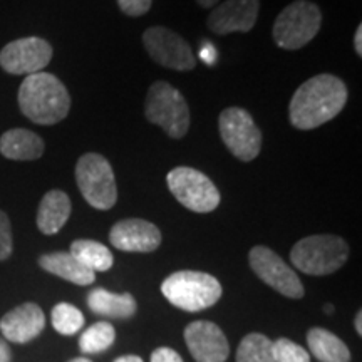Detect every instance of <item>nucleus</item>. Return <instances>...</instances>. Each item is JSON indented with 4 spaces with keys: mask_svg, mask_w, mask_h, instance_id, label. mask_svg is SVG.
Masks as SVG:
<instances>
[{
    "mask_svg": "<svg viewBox=\"0 0 362 362\" xmlns=\"http://www.w3.org/2000/svg\"><path fill=\"white\" fill-rule=\"evenodd\" d=\"M153 0H117L121 12L129 17H141L151 8Z\"/></svg>",
    "mask_w": 362,
    "mask_h": 362,
    "instance_id": "obj_28",
    "label": "nucleus"
},
{
    "mask_svg": "<svg viewBox=\"0 0 362 362\" xmlns=\"http://www.w3.org/2000/svg\"><path fill=\"white\" fill-rule=\"evenodd\" d=\"M275 362H310V356L304 347H300L291 339H279L274 342Z\"/></svg>",
    "mask_w": 362,
    "mask_h": 362,
    "instance_id": "obj_26",
    "label": "nucleus"
},
{
    "mask_svg": "<svg viewBox=\"0 0 362 362\" xmlns=\"http://www.w3.org/2000/svg\"><path fill=\"white\" fill-rule=\"evenodd\" d=\"M248 262H250L252 270L255 272L257 277L264 280L267 285H270L279 293L288 298L304 297V285H302L298 275L269 247H253L250 255H248Z\"/></svg>",
    "mask_w": 362,
    "mask_h": 362,
    "instance_id": "obj_11",
    "label": "nucleus"
},
{
    "mask_svg": "<svg viewBox=\"0 0 362 362\" xmlns=\"http://www.w3.org/2000/svg\"><path fill=\"white\" fill-rule=\"evenodd\" d=\"M324 312H325V314H332V312H334V307L330 305V304H327V305L324 307Z\"/></svg>",
    "mask_w": 362,
    "mask_h": 362,
    "instance_id": "obj_35",
    "label": "nucleus"
},
{
    "mask_svg": "<svg viewBox=\"0 0 362 362\" xmlns=\"http://www.w3.org/2000/svg\"><path fill=\"white\" fill-rule=\"evenodd\" d=\"M198 4H200L202 7H205V8H210V7H215L216 4L220 2V0H197Z\"/></svg>",
    "mask_w": 362,
    "mask_h": 362,
    "instance_id": "obj_33",
    "label": "nucleus"
},
{
    "mask_svg": "<svg viewBox=\"0 0 362 362\" xmlns=\"http://www.w3.org/2000/svg\"><path fill=\"white\" fill-rule=\"evenodd\" d=\"M151 362H183L178 352L170 347H160L151 354Z\"/></svg>",
    "mask_w": 362,
    "mask_h": 362,
    "instance_id": "obj_29",
    "label": "nucleus"
},
{
    "mask_svg": "<svg viewBox=\"0 0 362 362\" xmlns=\"http://www.w3.org/2000/svg\"><path fill=\"white\" fill-rule=\"evenodd\" d=\"M89 309L110 319H129L136 314L134 297L131 293H112L106 288H94L88 296Z\"/></svg>",
    "mask_w": 362,
    "mask_h": 362,
    "instance_id": "obj_20",
    "label": "nucleus"
},
{
    "mask_svg": "<svg viewBox=\"0 0 362 362\" xmlns=\"http://www.w3.org/2000/svg\"><path fill=\"white\" fill-rule=\"evenodd\" d=\"M71 200L67 193L52 189L45 193L37 210V226L44 235H56L71 216Z\"/></svg>",
    "mask_w": 362,
    "mask_h": 362,
    "instance_id": "obj_18",
    "label": "nucleus"
},
{
    "mask_svg": "<svg viewBox=\"0 0 362 362\" xmlns=\"http://www.w3.org/2000/svg\"><path fill=\"white\" fill-rule=\"evenodd\" d=\"M44 139L24 128L8 129L0 138V153L13 161H34L44 155Z\"/></svg>",
    "mask_w": 362,
    "mask_h": 362,
    "instance_id": "obj_17",
    "label": "nucleus"
},
{
    "mask_svg": "<svg viewBox=\"0 0 362 362\" xmlns=\"http://www.w3.org/2000/svg\"><path fill=\"white\" fill-rule=\"evenodd\" d=\"M322 13L309 0H296L279 13L274 22V40L279 47L297 51L310 42L320 30Z\"/></svg>",
    "mask_w": 362,
    "mask_h": 362,
    "instance_id": "obj_7",
    "label": "nucleus"
},
{
    "mask_svg": "<svg viewBox=\"0 0 362 362\" xmlns=\"http://www.w3.org/2000/svg\"><path fill=\"white\" fill-rule=\"evenodd\" d=\"M307 344H309L312 356H315L320 362H349L351 352L347 346L339 339L336 334L329 330L315 327L307 334Z\"/></svg>",
    "mask_w": 362,
    "mask_h": 362,
    "instance_id": "obj_21",
    "label": "nucleus"
},
{
    "mask_svg": "<svg viewBox=\"0 0 362 362\" xmlns=\"http://www.w3.org/2000/svg\"><path fill=\"white\" fill-rule=\"evenodd\" d=\"M19 107L35 124L51 126L66 119L71 110V96L66 86L54 74L35 72L22 81Z\"/></svg>",
    "mask_w": 362,
    "mask_h": 362,
    "instance_id": "obj_2",
    "label": "nucleus"
},
{
    "mask_svg": "<svg viewBox=\"0 0 362 362\" xmlns=\"http://www.w3.org/2000/svg\"><path fill=\"white\" fill-rule=\"evenodd\" d=\"M115 362H143V359L138 356H123V357H117Z\"/></svg>",
    "mask_w": 362,
    "mask_h": 362,
    "instance_id": "obj_32",
    "label": "nucleus"
},
{
    "mask_svg": "<svg viewBox=\"0 0 362 362\" xmlns=\"http://www.w3.org/2000/svg\"><path fill=\"white\" fill-rule=\"evenodd\" d=\"M347 103V88L334 74H317L298 86L288 104V117L297 129L310 131L339 116Z\"/></svg>",
    "mask_w": 362,
    "mask_h": 362,
    "instance_id": "obj_1",
    "label": "nucleus"
},
{
    "mask_svg": "<svg viewBox=\"0 0 362 362\" xmlns=\"http://www.w3.org/2000/svg\"><path fill=\"white\" fill-rule=\"evenodd\" d=\"M81 194L96 210H111L117 202L116 176L111 163L99 153H86L76 165Z\"/></svg>",
    "mask_w": 362,
    "mask_h": 362,
    "instance_id": "obj_6",
    "label": "nucleus"
},
{
    "mask_svg": "<svg viewBox=\"0 0 362 362\" xmlns=\"http://www.w3.org/2000/svg\"><path fill=\"white\" fill-rule=\"evenodd\" d=\"M110 242L112 247L121 252L149 253L155 252L161 245V232L151 221L128 218L112 225Z\"/></svg>",
    "mask_w": 362,
    "mask_h": 362,
    "instance_id": "obj_15",
    "label": "nucleus"
},
{
    "mask_svg": "<svg viewBox=\"0 0 362 362\" xmlns=\"http://www.w3.org/2000/svg\"><path fill=\"white\" fill-rule=\"evenodd\" d=\"M362 312L359 310L357 312V315H356V320H354V325H356V330H357V334H362Z\"/></svg>",
    "mask_w": 362,
    "mask_h": 362,
    "instance_id": "obj_34",
    "label": "nucleus"
},
{
    "mask_svg": "<svg viewBox=\"0 0 362 362\" xmlns=\"http://www.w3.org/2000/svg\"><path fill=\"white\" fill-rule=\"evenodd\" d=\"M143 44L149 57L163 67L175 71H192L197 66L189 44L168 27H149L143 34Z\"/></svg>",
    "mask_w": 362,
    "mask_h": 362,
    "instance_id": "obj_10",
    "label": "nucleus"
},
{
    "mask_svg": "<svg viewBox=\"0 0 362 362\" xmlns=\"http://www.w3.org/2000/svg\"><path fill=\"white\" fill-rule=\"evenodd\" d=\"M260 12V0H226L214 8L206 25L216 35L248 33L257 24Z\"/></svg>",
    "mask_w": 362,
    "mask_h": 362,
    "instance_id": "obj_13",
    "label": "nucleus"
},
{
    "mask_svg": "<svg viewBox=\"0 0 362 362\" xmlns=\"http://www.w3.org/2000/svg\"><path fill=\"white\" fill-rule=\"evenodd\" d=\"M144 115L170 138L181 139L189 129V107L178 89L166 81H156L146 94Z\"/></svg>",
    "mask_w": 362,
    "mask_h": 362,
    "instance_id": "obj_5",
    "label": "nucleus"
},
{
    "mask_svg": "<svg viewBox=\"0 0 362 362\" xmlns=\"http://www.w3.org/2000/svg\"><path fill=\"white\" fill-rule=\"evenodd\" d=\"M166 300L181 310L200 312L220 300L221 284L205 272L180 270L166 277L161 284Z\"/></svg>",
    "mask_w": 362,
    "mask_h": 362,
    "instance_id": "obj_3",
    "label": "nucleus"
},
{
    "mask_svg": "<svg viewBox=\"0 0 362 362\" xmlns=\"http://www.w3.org/2000/svg\"><path fill=\"white\" fill-rule=\"evenodd\" d=\"M12 247L11 220L0 210V260H7L12 255Z\"/></svg>",
    "mask_w": 362,
    "mask_h": 362,
    "instance_id": "obj_27",
    "label": "nucleus"
},
{
    "mask_svg": "<svg viewBox=\"0 0 362 362\" xmlns=\"http://www.w3.org/2000/svg\"><path fill=\"white\" fill-rule=\"evenodd\" d=\"M354 49L356 54L359 57H362V24L357 25L356 29V35H354Z\"/></svg>",
    "mask_w": 362,
    "mask_h": 362,
    "instance_id": "obj_30",
    "label": "nucleus"
},
{
    "mask_svg": "<svg viewBox=\"0 0 362 362\" xmlns=\"http://www.w3.org/2000/svg\"><path fill=\"white\" fill-rule=\"evenodd\" d=\"M349 245L337 235H310L293 245L291 262L307 275H329L347 262Z\"/></svg>",
    "mask_w": 362,
    "mask_h": 362,
    "instance_id": "obj_4",
    "label": "nucleus"
},
{
    "mask_svg": "<svg viewBox=\"0 0 362 362\" xmlns=\"http://www.w3.org/2000/svg\"><path fill=\"white\" fill-rule=\"evenodd\" d=\"M116 339V330L110 322H98L90 325L79 339V349L84 354H98L106 351Z\"/></svg>",
    "mask_w": 362,
    "mask_h": 362,
    "instance_id": "obj_24",
    "label": "nucleus"
},
{
    "mask_svg": "<svg viewBox=\"0 0 362 362\" xmlns=\"http://www.w3.org/2000/svg\"><path fill=\"white\" fill-rule=\"evenodd\" d=\"M52 327L62 336H74L84 325V315L78 307L67 302H61L52 309Z\"/></svg>",
    "mask_w": 362,
    "mask_h": 362,
    "instance_id": "obj_25",
    "label": "nucleus"
},
{
    "mask_svg": "<svg viewBox=\"0 0 362 362\" xmlns=\"http://www.w3.org/2000/svg\"><path fill=\"white\" fill-rule=\"evenodd\" d=\"M39 265L49 274L67 280L76 285H90L96 280V274L84 267L71 252H54L42 255Z\"/></svg>",
    "mask_w": 362,
    "mask_h": 362,
    "instance_id": "obj_19",
    "label": "nucleus"
},
{
    "mask_svg": "<svg viewBox=\"0 0 362 362\" xmlns=\"http://www.w3.org/2000/svg\"><path fill=\"white\" fill-rule=\"evenodd\" d=\"M45 315L34 302H25L0 319V332L7 341L16 344L30 342L44 330Z\"/></svg>",
    "mask_w": 362,
    "mask_h": 362,
    "instance_id": "obj_16",
    "label": "nucleus"
},
{
    "mask_svg": "<svg viewBox=\"0 0 362 362\" xmlns=\"http://www.w3.org/2000/svg\"><path fill=\"white\" fill-rule=\"evenodd\" d=\"M0 362H11V349L2 337H0Z\"/></svg>",
    "mask_w": 362,
    "mask_h": 362,
    "instance_id": "obj_31",
    "label": "nucleus"
},
{
    "mask_svg": "<svg viewBox=\"0 0 362 362\" xmlns=\"http://www.w3.org/2000/svg\"><path fill=\"white\" fill-rule=\"evenodd\" d=\"M221 141L240 161H253L260 155L262 131L243 107H226L218 117Z\"/></svg>",
    "mask_w": 362,
    "mask_h": 362,
    "instance_id": "obj_9",
    "label": "nucleus"
},
{
    "mask_svg": "<svg viewBox=\"0 0 362 362\" xmlns=\"http://www.w3.org/2000/svg\"><path fill=\"white\" fill-rule=\"evenodd\" d=\"M237 362H275L274 342L264 336V334H248L240 342L237 351Z\"/></svg>",
    "mask_w": 362,
    "mask_h": 362,
    "instance_id": "obj_23",
    "label": "nucleus"
},
{
    "mask_svg": "<svg viewBox=\"0 0 362 362\" xmlns=\"http://www.w3.org/2000/svg\"><path fill=\"white\" fill-rule=\"evenodd\" d=\"M52 59V47L40 37L12 40L0 51V67L13 76L42 72Z\"/></svg>",
    "mask_w": 362,
    "mask_h": 362,
    "instance_id": "obj_12",
    "label": "nucleus"
},
{
    "mask_svg": "<svg viewBox=\"0 0 362 362\" xmlns=\"http://www.w3.org/2000/svg\"><path fill=\"white\" fill-rule=\"evenodd\" d=\"M185 341L197 362H225L230 346L218 325L210 320H197L185 329Z\"/></svg>",
    "mask_w": 362,
    "mask_h": 362,
    "instance_id": "obj_14",
    "label": "nucleus"
},
{
    "mask_svg": "<svg viewBox=\"0 0 362 362\" xmlns=\"http://www.w3.org/2000/svg\"><path fill=\"white\" fill-rule=\"evenodd\" d=\"M170 192L181 205L194 214H210L220 205V192L215 183L202 171L178 166L166 175Z\"/></svg>",
    "mask_w": 362,
    "mask_h": 362,
    "instance_id": "obj_8",
    "label": "nucleus"
},
{
    "mask_svg": "<svg viewBox=\"0 0 362 362\" xmlns=\"http://www.w3.org/2000/svg\"><path fill=\"white\" fill-rule=\"evenodd\" d=\"M69 362H93V361L86 359V357H78V359H72V361H69Z\"/></svg>",
    "mask_w": 362,
    "mask_h": 362,
    "instance_id": "obj_36",
    "label": "nucleus"
},
{
    "mask_svg": "<svg viewBox=\"0 0 362 362\" xmlns=\"http://www.w3.org/2000/svg\"><path fill=\"white\" fill-rule=\"evenodd\" d=\"M71 253L94 274L110 270L115 264L110 248L94 240H76L71 243Z\"/></svg>",
    "mask_w": 362,
    "mask_h": 362,
    "instance_id": "obj_22",
    "label": "nucleus"
}]
</instances>
